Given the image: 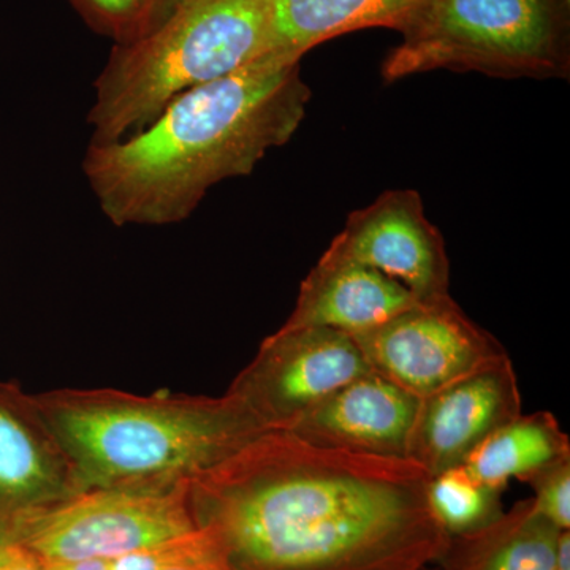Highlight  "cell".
Masks as SVG:
<instances>
[{
  "label": "cell",
  "mask_w": 570,
  "mask_h": 570,
  "mask_svg": "<svg viewBox=\"0 0 570 570\" xmlns=\"http://www.w3.org/2000/svg\"><path fill=\"white\" fill-rule=\"evenodd\" d=\"M417 461L265 431L187 483L220 570H426L449 535Z\"/></svg>",
  "instance_id": "1"
},
{
  "label": "cell",
  "mask_w": 570,
  "mask_h": 570,
  "mask_svg": "<svg viewBox=\"0 0 570 570\" xmlns=\"http://www.w3.org/2000/svg\"><path fill=\"white\" fill-rule=\"evenodd\" d=\"M309 99L298 59L266 55L176 97L132 137L89 142L82 174L118 227L183 223L213 186L291 140Z\"/></svg>",
  "instance_id": "2"
},
{
  "label": "cell",
  "mask_w": 570,
  "mask_h": 570,
  "mask_svg": "<svg viewBox=\"0 0 570 570\" xmlns=\"http://www.w3.org/2000/svg\"><path fill=\"white\" fill-rule=\"evenodd\" d=\"M32 400L81 491L189 482L266 431L228 393L138 396L66 389Z\"/></svg>",
  "instance_id": "3"
},
{
  "label": "cell",
  "mask_w": 570,
  "mask_h": 570,
  "mask_svg": "<svg viewBox=\"0 0 570 570\" xmlns=\"http://www.w3.org/2000/svg\"><path fill=\"white\" fill-rule=\"evenodd\" d=\"M269 0H183L149 36L115 45L94 82L92 145L141 132L176 97L269 55Z\"/></svg>",
  "instance_id": "4"
},
{
  "label": "cell",
  "mask_w": 570,
  "mask_h": 570,
  "mask_svg": "<svg viewBox=\"0 0 570 570\" xmlns=\"http://www.w3.org/2000/svg\"><path fill=\"white\" fill-rule=\"evenodd\" d=\"M566 0H415L382 66L393 82L431 70L554 77L568 66Z\"/></svg>",
  "instance_id": "5"
},
{
  "label": "cell",
  "mask_w": 570,
  "mask_h": 570,
  "mask_svg": "<svg viewBox=\"0 0 570 570\" xmlns=\"http://www.w3.org/2000/svg\"><path fill=\"white\" fill-rule=\"evenodd\" d=\"M187 483L81 491L18 521L0 539L40 561H112L197 530Z\"/></svg>",
  "instance_id": "6"
},
{
  "label": "cell",
  "mask_w": 570,
  "mask_h": 570,
  "mask_svg": "<svg viewBox=\"0 0 570 570\" xmlns=\"http://www.w3.org/2000/svg\"><path fill=\"white\" fill-rule=\"evenodd\" d=\"M371 373L354 337L318 326H281L232 382L228 395L266 431H288L341 387Z\"/></svg>",
  "instance_id": "7"
},
{
  "label": "cell",
  "mask_w": 570,
  "mask_h": 570,
  "mask_svg": "<svg viewBox=\"0 0 570 570\" xmlns=\"http://www.w3.org/2000/svg\"><path fill=\"white\" fill-rule=\"evenodd\" d=\"M354 340L371 371L422 400L509 356L450 295L415 303Z\"/></svg>",
  "instance_id": "8"
},
{
  "label": "cell",
  "mask_w": 570,
  "mask_h": 570,
  "mask_svg": "<svg viewBox=\"0 0 570 570\" xmlns=\"http://www.w3.org/2000/svg\"><path fill=\"white\" fill-rule=\"evenodd\" d=\"M325 253L376 269L404 285L419 302L450 295L444 238L428 220L415 190H389L352 213Z\"/></svg>",
  "instance_id": "9"
},
{
  "label": "cell",
  "mask_w": 570,
  "mask_h": 570,
  "mask_svg": "<svg viewBox=\"0 0 570 570\" xmlns=\"http://www.w3.org/2000/svg\"><path fill=\"white\" fill-rule=\"evenodd\" d=\"M523 414L510 356L422 400L407 459L431 478L461 466L490 434Z\"/></svg>",
  "instance_id": "10"
},
{
  "label": "cell",
  "mask_w": 570,
  "mask_h": 570,
  "mask_svg": "<svg viewBox=\"0 0 570 570\" xmlns=\"http://www.w3.org/2000/svg\"><path fill=\"white\" fill-rule=\"evenodd\" d=\"M81 493L31 393L0 384V538L18 521Z\"/></svg>",
  "instance_id": "11"
},
{
  "label": "cell",
  "mask_w": 570,
  "mask_h": 570,
  "mask_svg": "<svg viewBox=\"0 0 570 570\" xmlns=\"http://www.w3.org/2000/svg\"><path fill=\"white\" fill-rule=\"evenodd\" d=\"M420 409L422 397L371 371L326 397L288 431L318 448L407 459Z\"/></svg>",
  "instance_id": "12"
},
{
  "label": "cell",
  "mask_w": 570,
  "mask_h": 570,
  "mask_svg": "<svg viewBox=\"0 0 570 570\" xmlns=\"http://www.w3.org/2000/svg\"><path fill=\"white\" fill-rule=\"evenodd\" d=\"M415 303L419 299L389 276L324 253L303 281L295 309L284 326H318L354 337Z\"/></svg>",
  "instance_id": "13"
},
{
  "label": "cell",
  "mask_w": 570,
  "mask_h": 570,
  "mask_svg": "<svg viewBox=\"0 0 570 570\" xmlns=\"http://www.w3.org/2000/svg\"><path fill=\"white\" fill-rule=\"evenodd\" d=\"M558 530L531 499L482 530L449 538L441 570H557Z\"/></svg>",
  "instance_id": "14"
},
{
  "label": "cell",
  "mask_w": 570,
  "mask_h": 570,
  "mask_svg": "<svg viewBox=\"0 0 570 570\" xmlns=\"http://www.w3.org/2000/svg\"><path fill=\"white\" fill-rule=\"evenodd\" d=\"M415 0H269V55L302 61L322 41L370 28H400Z\"/></svg>",
  "instance_id": "15"
},
{
  "label": "cell",
  "mask_w": 570,
  "mask_h": 570,
  "mask_svg": "<svg viewBox=\"0 0 570 570\" xmlns=\"http://www.w3.org/2000/svg\"><path fill=\"white\" fill-rule=\"evenodd\" d=\"M570 459V442L550 412L519 415L490 434L463 466L479 482L504 491L512 479L528 482L543 469Z\"/></svg>",
  "instance_id": "16"
},
{
  "label": "cell",
  "mask_w": 570,
  "mask_h": 570,
  "mask_svg": "<svg viewBox=\"0 0 570 570\" xmlns=\"http://www.w3.org/2000/svg\"><path fill=\"white\" fill-rule=\"evenodd\" d=\"M502 493L479 482L466 468L445 469L428 483V504L449 538L489 527L504 513Z\"/></svg>",
  "instance_id": "17"
},
{
  "label": "cell",
  "mask_w": 570,
  "mask_h": 570,
  "mask_svg": "<svg viewBox=\"0 0 570 570\" xmlns=\"http://www.w3.org/2000/svg\"><path fill=\"white\" fill-rule=\"evenodd\" d=\"M86 24L115 45L149 36L183 0H69Z\"/></svg>",
  "instance_id": "18"
},
{
  "label": "cell",
  "mask_w": 570,
  "mask_h": 570,
  "mask_svg": "<svg viewBox=\"0 0 570 570\" xmlns=\"http://www.w3.org/2000/svg\"><path fill=\"white\" fill-rule=\"evenodd\" d=\"M184 568H200L220 570L216 551L205 532L195 530L189 534L167 540L124 554L121 558L110 561L111 570H175Z\"/></svg>",
  "instance_id": "19"
},
{
  "label": "cell",
  "mask_w": 570,
  "mask_h": 570,
  "mask_svg": "<svg viewBox=\"0 0 570 570\" xmlns=\"http://www.w3.org/2000/svg\"><path fill=\"white\" fill-rule=\"evenodd\" d=\"M534 497L532 505L543 519L553 523L558 530H570V459L543 469L528 480Z\"/></svg>",
  "instance_id": "20"
},
{
  "label": "cell",
  "mask_w": 570,
  "mask_h": 570,
  "mask_svg": "<svg viewBox=\"0 0 570 570\" xmlns=\"http://www.w3.org/2000/svg\"><path fill=\"white\" fill-rule=\"evenodd\" d=\"M0 570H45L43 564L31 550L0 539Z\"/></svg>",
  "instance_id": "21"
},
{
  "label": "cell",
  "mask_w": 570,
  "mask_h": 570,
  "mask_svg": "<svg viewBox=\"0 0 570 570\" xmlns=\"http://www.w3.org/2000/svg\"><path fill=\"white\" fill-rule=\"evenodd\" d=\"M45 570H111L110 561L82 560V561H41Z\"/></svg>",
  "instance_id": "22"
},
{
  "label": "cell",
  "mask_w": 570,
  "mask_h": 570,
  "mask_svg": "<svg viewBox=\"0 0 570 570\" xmlns=\"http://www.w3.org/2000/svg\"><path fill=\"white\" fill-rule=\"evenodd\" d=\"M557 570H570V532L561 531L557 543Z\"/></svg>",
  "instance_id": "23"
},
{
  "label": "cell",
  "mask_w": 570,
  "mask_h": 570,
  "mask_svg": "<svg viewBox=\"0 0 570 570\" xmlns=\"http://www.w3.org/2000/svg\"><path fill=\"white\" fill-rule=\"evenodd\" d=\"M175 570H209V569H200V568H184V569H175Z\"/></svg>",
  "instance_id": "24"
},
{
  "label": "cell",
  "mask_w": 570,
  "mask_h": 570,
  "mask_svg": "<svg viewBox=\"0 0 570 570\" xmlns=\"http://www.w3.org/2000/svg\"><path fill=\"white\" fill-rule=\"evenodd\" d=\"M566 2H568V3H569V0H566Z\"/></svg>",
  "instance_id": "25"
}]
</instances>
